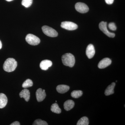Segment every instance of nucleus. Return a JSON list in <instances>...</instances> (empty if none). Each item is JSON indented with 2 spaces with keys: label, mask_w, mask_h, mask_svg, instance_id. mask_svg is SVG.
<instances>
[{
  "label": "nucleus",
  "mask_w": 125,
  "mask_h": 125,
  "mask_svg": "<svg viewBox=\"0 0 125 125\" xmlns=\"http://www.w3.org/2000/svg\"><path fill=\"white\" fill-rule=\"evenodd\" d=\"M17 66V62L13 58H8L5 62L3 65V69L5 71L10 72L15 70Z\"/></svg>",
  "instance_id": "1"
},
{
  "label": "nucleus",
  "mask_w": 125,
  "mask_h": 125,
  "mask_svg": "<svg viewBox=\"0 0 125 125\" xmlns=\"http://www.w3.org/2000/svg\"><path fill=\"white\" fill-rule=\"evenodd\" d=\"M62 60L63 64L66 66L72 67L75 63V58L71 53H66L62 56Z\"/></svg>",
  "instance_id": "2"
},
{
  "label": "nucleus",
  "mask_w": 125,
  "mask_h": 125,
  "mask_svg": "<svg viewBox=\"0 0 125 125\" xmlns=\"http://www.w3.org/2000/svg\"><path fill=\"white\" fill-rule=\"evenodd\" d=\"M25 40L29 44L33 46L38 45L40 42V39L32 34H27L25 38Z\"/></svg>",
  "instance_id": "3"
},
{
  "label": "nucleus",
  "mask_w": 125,
  "mask_h": 125,
  "mask_svg": "<svg viewBox=\"0 0 125 125\" xmlns=\"http://www.w3.org/2000/svg\"><path fill=\"white\" fill-rule=\"evenodd\" d=\"M42 29L43 33L47 36L51 37H55L58 36L57 32L51 27L44 25L42 27Z\"/></svg>",
  "instance_id": "4"
},
{
  "label": "nucleus",
  "mask_w": 125,
  "mask_h": 125,
  "mask_svg": "<svg viewBox=\"0 0 125 125\" xmlns=\"http://www.w3.org/2000/svg\"><path fill=\"white\" fill-rule=\"evenodd\" d=\"M107 25V23L106 22H104V21L101 22L99 25V29L104 33H105L106 35L109 37L114 38L115 36V33H114L108 31Z\"/></svg>",
  "instance_id": "5"
},
{
  "label": "nucleus",
  "mask_w": 125,
  "mask_h": 125,
  "mask_svg": "<svg viewBox=\"0 0 125 125\" xmlns=\"http://www.w3.org/2000/svg\"><path fill=\"white\" fill-rule=\"evenodd\" d=\"M61 27L68 30H74L77 29L78 26L73 22L69 21H64L62 22Z\"/></svg>",
  "instance_id": "6"
},
{
  "label": "nucleus",
  "mask_w": 125,
  "mask_h": 125,
  "mask_svg": "<svg viewBox=\"0 0 125 125\" xmlns=\"http://www.w3.org/2000/svg\"><path fill=\"white\" fill-rule=\"evenodd\" d=\"M75 9L76 10L81 13H87L89 10V8L87 5L83 2H79L75 5Z\"/></svg>",
  "instance_id": "7"
},
{
  "label": "nucleus",
  "mask_w": 125,
  "mask_h": 125,
  "mask_svg": "<svg viewBox=\"0 0 125 125\" xmlns=\"http://www.w3.org/2000/svg\"><path fill=\"white\" fill-rule=\"evenodd\" d=\"M46 94L45 90L42 88L38 89L36 92V97L37 101L38 102H42L46 98Z\"/></svg>",
  "instance_id": "8"
},
{
  "label": "nucleus",
  "mask_w": 125,
  "mask_h": 125,
  "mask_svg": "<svg viewBox=\"0 0 125 125\" xmlns=\"http://www.w3.org/2000/svg\"><path fill=\"white\" fill-rule=\"evenodd\" d=\"M112 63V61L109 58H104L99 62L98 67L100 69H104L109 66Z\"/></svg>",
  "instance_id": "9"
},
{
  "label": "nucleus",
  "mask_w": 125,
  "mask_h": 125,
  "mask_svg": "<svg viewBox=\"0 0 125 125\" xmlns=\"http://www.w3.org/2000/svg\"><path fill=\"white\" fill-rule=\"evenodd\" d=\"M95 53V49L93 45L91 44L88 45L86 50V54L87 57L89 59H91L93 57Z\"/></svg>",
  "instance_id": "10"
},
{
  "label": "nucleus",
  "mask_w": 125,
  "mask_h": 125,
  "mask_svg": "<svg viewBox=\"0 0 125 125\" xmlns=\"http://www.w3.org/2000/svg\"><path fill=\"white\" fill-rule=\"evenodd\" d=\"M52 62L51 61L46 60L42 61L40 64V68L43 70L46 71L48 70L49 67L52 66Z\"/></svg>",
  "instance_id": "11"
},
{
  "label": "nucleus",
  "mask_w": 125,
  "mask_h": 125,
  "mask_svg": "<svg viewBox=\"0 0 125 125\" xmlns=\"http://www.w3.org/2000/svg\"><path fill=\"white\" fill-rule=\"evenodd\" d=\"M20 97L24 99L26 102H28L30 98V93L29 90L25 89L20 93Z\"/></svg>",
  "instance_id": "12"
},
{
  "label": "nucleus",
  "mask_w": 125,
  "mask_h": 125,
  "mask_svg": "<svg viewBox=\"0 0 125 125\" xmlns=\"http://www.w3.org/2000/svg\"><path fill=\"white\" fill-rule=\"evenodd\" d=\"M8 99L5 94L0 93V108H2L7 105Z\"/></svg>",
  "instance_id": "13"
},
{
  "label": "nucleus",
  "mask_w": 125,
  "mask_h": 125,
  "mask_svg": "<svg viewBox=\"0 0 125 125\" xmlns=\"http://www.w3.org/2000/svg\"><path fill=\"white\" fill-rule=\"evenodd\" d=\"M70 87L68 85L62 84L58 85L56 87V90L58 93L64 94L69 91Z\"/></svg>",
  "instance_id": "14"
},
{
  "label": "nucleus",
  "mask_w": 125,
  "mask_h": 125,
  "mask_svg": "<svg viewBox=\"0 0 125 125\" xmlns=\"http://www.w3.org/2000/svg\"><path fill=\"white\" fill-rule=\"evenodd\" d=\"M74 106V103L71 100L66 101L64 104V108L66 111H69L72 109Z\"/></svg>",
  "instance_id": "15"
},
{
  "label": "nucleus",
  "mask_w": 125,
  "mask_h": 125,
  "mask_svg": "<svg viewBox=\"0 0 125 125\" xmlns=\"http://www.w3.org/2000/svg\"><path fill=\"white\" fill-rule=\"evenodd\" d=\"M115 86V83H112L107 88L105 92V94L106 96L111 95L114 93V88Z\"/></svg>",
  "instance_id": "16"
},
{
  "label": "nucleus",
  "mask_w": 125,
  "mask_h": 125,
  "mask_svg": "<svg viewBox=\"0 0 125 125\" xmlns=\"http://www.w3.org/2000/svg\"><path fill=\"white\" fill-rule=\"evenodd\" d=\"M51 111L52 112L57 114H60L61 112V109L59 107V106L57 104L55 103L53 104L51 106Z\"/></svg>",
  "instance_id": "17"
},
{
  "label": "nucleus",
  "mask_w": 125,
  "mask_h": 125,
  "mask_svg": "<svg viewBox=\"0 0 125 125\" xmlns=\"http://www.w3.org/2000/svg\"><path fill=\"white\" fill-rule=\"evenodd\" d=\"M89 123V120L87 117L84 116L81 118L77 122V125H88Z\"/></svg>",
  "instance_id": "18"
},
{
  "label": "nucleus",
  "mask_w": 125,
  "mask_h": 125,
  "mask_svg": "<svg viewBox=\"0 0 125 125\" xmlns=\"http://www.w3.org/2000/svg\"><path fill=\"white\" fill-rule=\"evenodd\" d=\"M83 92L81 90H74L71 93V96L72 97L78 98L82 96Z\"/></svg>",
  "instance_id": "19"
},
{
  "label": "nucleus",
  "mask_w": 125,
  "mask_h": 125,
  "mask_svg": "<svg viewBox=\"0 0 125 125\" xmlns=\"http://www.w3.org/2000/svg\"><path fill=\"white\" fill-rule=\"evenodd\" d=\"M33 85V83L32 81L30 79H28L23 83L22 86L24 88H27L29 87H32Z\"/></svg>",
  "instance_id": "20"
},
{
  "label": "nucleus",
  "mask_w": 125,
  "mask_h": 125,
  "mask_svg": "<svg viewBox=\"0 0 125 125\" xmlns=\"http://www.w3.org/2000/svg\"><path fill=\"white\" fill-rule=\"evenodd\" d=\"M33 0H22V4L26 8L30 7L32 3Z\"/></svg>",
  "instance_id": "21"
},
{
  "label": "nucleus",
  "mask_w": 125,
  "mask_h": 125,
  "mask_svg": "<svg viewBox=\"0 0 125 125\" xmlns=\"http://www.w3.org/2000/svg\"><path fill=\"white\" fill-rule=\"evenodd\" d=\"M32 125H48V124L45 121L39 119H37L34 121Z\"/></svg>",
  "instance_id": "22"
},
{
  "label": "nucleus",
  "mask_w": 125,
  "mask_h": 125,
  "mask_svg": "<svg viewBox=\"0 0 125 125\" xmlns=\"http://www.w3.org/2000/svg\"><path fill=\"white\" fill-rule=\"evenodd\" d=\"M108 28L109 29L112 31H115L116 30V27L114 23H110L108 24Z\"/></svg>",
  "instance_id": "23"
},
{
  "label": "nucleus",
  "mask_w": 125,
  "mask_h": 125,
  "mask_svg": "<svg viewBox=\"0 0 125 125\" xmlns=\"http://www.w3.org/2000/svg\"><path fill=\"white\" fill-rule=\"evenodd\" d=\"M105 2L108 4H112L114 2V0H105Z\"/></svg>",
  "instance_id": "24"
},
{
  "label": "nucleus",
  "mask_w": 125,
  "mask_h": 125,
  "mask_svg": "<svg viewBox=\"0 0 125 125\" xmlns=\"http://www.w3.org/2000/svg\"><path fill=\"white\" fill-rule=\"evenodd\" d=\"M10 125H20V124L19 122L18 121L14 122L11 123Z\"/></svg>",
  "instance_id": "25"
},
{
  "label": "nucleus",
  "mask_w": 125,
  "mask_h": 125,
  "mask_svg": "<svg viewBox=\"0 0 125 125\" xmlns=\"http://www.w3.org/2000/svg\"><path fill=\"white\" fill-rule=\"evenodd\" d=\"M2 43H1V42L0 40V49H1V48H2Z\"/></svg>",
  "instance_id": "26"
},
{
  "label": "nucleus",
  "mask_w": 125,
  "mask_h": 125,
  "mask_svg": "<svg viewBox=\"0 0 125 125\" xmlns=\"http://www.w3.org/2000/svg\"><path fill=\"white\" fill-rule=\"evenodd\" d=\"M6 0L7 1H11L13 0Z\"/></svg>",
  "instance_id": "27"
}]
</instances>
